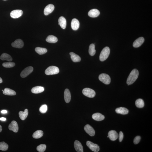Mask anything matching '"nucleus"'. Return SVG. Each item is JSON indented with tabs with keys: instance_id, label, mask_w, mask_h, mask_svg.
Wrapping results in <instances>:
<instances>
[{
	"instance_id": "473e14b6",
	"label": "nucleus",
	"mask_w": 152,
	"mask_h": 152,
	"mask_svg": "<svg viewBox=\"0 0 152 152\" xmlns=\"http://www.w3.org/2000/svg\"><path fill=\"white\" fill-rule=\"evenodd\" d=\"M15 64L14 62H7L2 64L4 68H12L15 66Z\"/></svg>"
},
{
	"instance_id": "7c9ffc66",
	"label": "nucleus",
	"mask_w": 152,
	"mask_h": 152,
	"mask_svg": "<svg viewBox=\"0 0 152 152\" xmlns=\"http://www.w3.org/2000/svg\"><path fill=\"white\" fill-rule=\"evenodd\" d=\"M96 51L95 49V46L94 44L90 45L89 47V53L91 56H93L96 54Z\"/></svg>"
},
{
	"instance_id": "423d86ee",
	"label": "nucleus",
	"mask_w": 152,
	"mask_h": 152,
	"mask_svg": "<svg viewBox=\"0 0 152 152\" xmlns=\"http://www.w3.org/2000/svg\"><path fill=\"white\" fill-rule=\"evenodd\" d=\"M86 144L87 146L92 151L97 152L100 150V147L98 145L89 141H88L86 142Z\"/></svg>"
},
{
	"instance_id": "7ed1b4c3",
	"label": "nucleus",
	"mask_w": 152,
	"mask_h": 152,
	"mask_svg": "<svg viewBox=\"0 0 152 152\" xmlns=\"http://www.w3.org/2000/svg\"><path fill=\"white\" fill-rule=\"evenodd\" d=\"M59 70L57 67L55 66L49 67L45 72L46 74L49 75L57 74L59 72Z\"/></svg>"
},
{
	"instance_id": "412c9836",
	"label": "nucleus",
	"mask_w": 152,
	"mask_h": 152,
	"mask_svg": "<svg viewBox=\"0 0 152 152\" xmlns=\"http://www.w3.org/2000/svg\"><path fill=\"white\" fill-rule=\"evenodd\" d=\"M44 88L41 86H36L33 88L31 89V92L33 93L37 94L41 93L44 92Z\"/></svg>"
},
{
	"instance_id": "cd10ccee",
	"label": "nucleus",
	"mask_w": 152,
	"mask_h": 152,
	"mask_svg": "<svg viewBox=\"0 0 152 152\" xmlns=\"http://www.w3.org/2000/svg\"><path fill=\"white\" fill-rule=\"evenodd\" d=\"M35 50L36 52L39 55H42L45 54L47 51V49L45 48L39 47H36L35 49Z\"/></svg>"
},
{
	"instance_id": "5701e85b",
	"label": "nucleus",
	"mask_w": 152,
	"mask_h": 152,
	"mask_svg": "<svg viewBox=\"0 0 152 152\" xmlns=\"http://www.w3.org/2000/svg\"><path fill=\"white\" fill-rule=\"evenodd\" d=\"M3 94L4 95L8 96H14L16 94L15 91L8 88H6L4 89Z\"/></svg>"
},
{
	"instance_id": "dca6fc26",
	"label": "nucleus",
	"mask_w": 152,
	"mask_h": 152,
	"mask_svg": "<svg viewBox=\"0 0 152 152\" xmlns=\"http://www.w3.org/2000/svg\"><path fill=\"white\" fill-rule=\"evenodd\" d=\"M74 146L75 150L78 152H83V147L79 141L76 140L74 143Z\"/></svg>"
},
{
	"instance_id": "f8f14e48",
	"label": "nucleus",
	"mask_w": 152,
	"mask_h": 152,
	"mask_svg": "<svg viewBox=\"0 0 152 152\" xmlns=\"http://www.w3.org/2000/svg\"><path fill=\"white\" fill-rule=\"evenodd\" d=\"M54 9V6L53 5L50 4L48 5L45 8L44 13L45 15L47 16L51 13Z\"/></svg>"
},
{
	"instance_id": "e433bc0d",
	"label": "nucleus",
	"mask_w": 152,
	"mask_h": 152,
	"mask_svg": "<svg viewBox=\"0 0 152 152\" xmlns=\"http://www.w3.org/2000/svg\"><path fill=\"white\" fill-rule=\"evenodd\" d=\"M124 134H123V132H121V131H120L119 132V136H118V137H119V140L120 142H121L122 141L123 139L124 138Z\"/></svg>"
},
{
	"instance_id": "37998d69",
	"label": "nucleus",
	"mask_w": 152,
	"mask_h": 152,
	"mask_svg": "<svg viewBox=\"0 0 152 152\" xmlns=\"http://www.w3.org/2000/svg\"><path fill=\"white\" fill-rule=\"evenodd\" d=\"M107 137H108V136Z\"/></svg>"
},
{
	"instance_id": "39448f33",
	"label": "nucleus",
	"mask_w": 152,
	"mask_h": 152,
	"mask_svg": "<svg viewBox=\"0 0 152 152\" xmlns=\"http://www.w3.org/2000/svg\"><path fill=\"white\" fill-rule=\"evenodd\" d=\"M82 93L84 96L90 98H93L96 95L95 91L89 88L84 89L83 90Z\"/></svg>"
},
{
	"instance_id": "1a4fd4ad",
	"label": "nucleus",
	"mask_w": 152,
	"mask_h": 152,
	"mask_svg": "<svg viewBox=\"0 0 152 152\" xmlns=\"http://www.w3.org/2000/svg\"><path fill=\"white\" fill-rule=\"evenodd\" d=\"M84 129L85 132L91 136H93L95 135V131L92 126L89 124H87L84 126Z\"/></svg>"
},
{
	"instance_id": "a211bd4d",
	"label": "nucleus",
	"mask_w": 152,
	"mask_h": 152,
	"mask_svg": "<svg viewBox=\"0 0 152 152\" xmlns=\"http://www.w3.org/2000/svg\"><path fill=\"white\" fill-rule=\"evenodd\" d=\"M92 118L94 120L97 121H101L105 119V116L100 113H97L93 114Z\"/></svg>"
},
{
	"instance_id": "58836bf2",
	"label": "nucleus",
	"mask_w": 152,
	"mask_h": 152,
	"mask_svg": "<svg viewBox=\"0 0 152 152\" xmlns=\"http://www.w3.org/2000/svg\"><path fill=\"white\" fill-rule=\"evenodd\" d=\"M0 120L2 121H6V118L4 117L1 118H0Z\"/></svg>"
},
{
	"instance_id": "2eb2a0df",
	"label": "nucleus",
	"mask_w": 152,
	"mask_h": 152,
	"mask_svg": "<svg viewBox=\"0 0 152 152\" xmlns=\"http://www.w3.org/2000/svg\"><path fill=\"white\" fill-rule=\"evenodd\" d=\"M79 22L77 19L74 18L72 20L71 23L72 28L73 30H76L79 28Z\"/></svg>"
},
{
	"instance_id": "c85d7f7f",
	"label": "nucleus",
	"mask_w": 152,
	"mask_h": 152,
	"mask_svg": "<svg viewBox=\"0 0 152 152\" xmlns=\"http://www.w3.org/2000/svg\"><path fill=\"white\" fill-rule=\"evenodd\" d=\"M44 133L43 131L41 130H38L36 131L33 133V137L35 139L40 138L43 136Z\"/></svg>"
},
{
	"instance_id": "ea45409f",
	"label": "nucleus",
	"mask_w": 152,
	"mask_h": 152,
	"mask_svg": "<svg viewBox=\"0 0 152 152\" xmlns=\"http://www.w3.org/2000/svg\"><path fill=\"white\" fill-rule=\"evenodd\" d=\"M2 130V126L0 125V132H1Z\"/></svg>"
},
{
	"instance_id": "0eeeda50",
	"label": "nucleus",
	"mask_w": 152,
	"mask_h": 152,
	"mask_svg": "<svg viewBox=\"0 0 152 152\" xmlns=\"http://www.w3.org/2000/svg\"><path fill=\"white\" fill-rule=\"evenodd\" d=\"M33 70V67L30 66L27 67L22 72L20 76L22 78H25L32 72Z\"/></svg>"
},
{
	"instance_id": "ddd939ff",
	"label": "nucleus",
	"mask_w": 152,
	"mask_h": 152,
	"mask_svg": "<svg viewBox=\"0 0 152 152\" xmlns=\"http://www.w3.org/2000/svg\"><path fill=\"white\" fill-rule=\"evenodd\" d=\"M108 136L110 140L114 141L117 139L119 136V135L116 131L112 130L109 132Z\"/></svg>"
},
{
	"instance_id": "4c0bfd02",
	"label": "nucleus",
	"mask_w": 152,
	"mask_h": 152,
	"mask_svg": "<svg viewBox=\"0 0 152 152\" xmlns=\"http://www.w3.org/2000/svg\"><path fill=\"white\" fill-rule=\"evenodd\" d=\"M1 113L5 114V113H7V111L6 110H2V111H1Z\"/></svg>"
},
{
	"instance_id": "9b49d317",
	"label": "nucleus",
	"mask_w": 152,
	"mask_h": 152,
	"mask_svg": "<svg viewBox=\"0 0 152 152\" xmlns=\"http://www.w3.org/2000/svg\"><path fill=\"white\" fill-rule=\"evenodd\" d=\"M11 45L12 47H14L21 48L23 47L24 43L22 39H18L12 43Z\"/></svg>"
},
{
	"instance_id": "6e6552de",
	"label": "nucleus",
	"mask_w": 152,
	"mask_h": 152,
	"mask_svg": "<svg viewBox=\"0 0 152 152\" xmlns=\"http://www.w3.org/2000/svg\"><path fill=\"white\" fill-rule=\"evenodd\" d=\"M23 14V11L21 10H15L12 11L10 13V16L13 18L16 19L21 17Z\"/></svg>"
},
{
	"instance_id": "72a5a7b5",
	"label": "nucleus",
	"mask_w": 152,
	"mask_h": 152,
	"mask_svg": "<svg viewBox=\"0 0 152 152\" xmlns=\"http://www.w3.org/2000/svg\"><path fill=\"white\" fill-rule=\"evenodd\" d=\"M46 148V145L41 144L38 146L37 147V150L39 152H43L45 151Z\"/></svg>"
},
{
	"instance_id": "20e7f679",
	"label": "nucleus",
	"mask_w": 152,
	"mask_h": 152,
	"mask_svg": "<svg viewBox=\"0 0 152 152\" xmlns=\"http://www.w3.org/2000/svg\"><path fill=\"white\" fill-rule=\"evenodd\" d=\"M100 80L106 84H109L111 82V79L109 76L106 73H102L99 77Z\"/></svg>"
},
{
	"instance_id": "c756f323",
	"label": "nucleus",
	"mask_w": 152,
	"mask_h": 152,
	"mask_svg": "<svg viewBox=\"0 0 152 152\" xmlns=\"http://www.w3.org/2000/svg\"><path fill=\"white\" fill-rule=\"evenodd\" d=\"M135 104L137 108H141L144 106V103L143 100L142 99H139L136 101Z\"/></svg>"
},
{
	"instance_id": "2f4dec72",
	"label": "nucleus",
	"mask_w": 152,
	"mask_h": 152,
	"mask_svg": "<svg viewBox=\"0 0 152 152\" xmlns=\"http://www.w3.org/2000/svg\"><path fill=\"white\" fill-rule=\"evenodd\" d=\"M8 148V145L5 142H0V150L3 151L7 150Z\"/></svg>"
},
{
	"instance_id": "f03ea898",
	"label": "nucleus",
	"mask_w": 152,
	"mask_h": 152,
	"mask_svg": "<svg viewBox=\"0 0 152 152\" xmlns=\"http://www.w3.org/2000/svg\"><path fill=\"white\" fill-rule=\"evenodd\" d=\"M110 50L109 48L107 47H105L101 52L100 56V60L101 61L103 62L108 58L109 55Z\"/></svg>"
},
{
	"instance_id": "b1692460",
	"label": "nucleus",
	"mask_w": 152,
	"mask_h": 152,
	"mask_svg": "<svg viewBox=\"0 0 152 152\" xmlns=\"http://www.w3.org/2000/svg\"><path fill=\"white\" fill-rule=\"evenodd\" d=\"M70 54L71 56V59L73 62H79L80 61L81 57L77 54L73 52H70Z\"/></svg>"
},
{
	"instance_id": "a878e982",
	"label": "nucleus",
	"mask_w": 152,
	"mask_h": 152,
	"mask_svg": "<svg viewBox=\"0 0 152 152\" xmlns=\"http://www.w3.org/2000/svg\"><path fill=\"white\" fill-rule=\"evenodd\" d=\"M19 117L22 120H24L26 119L28 114V110L25 109L24 112L20 111L19 113Z\"/></svg>"
},
{
	"instance_id": "4468645a",
	"label": "nucleus",
	"mask_w": 152,
	"mask_h": 152,
	"mask_svg": "<svg viewBox=\"0 0 152 152\" xmlns=\"http://www.w3.org/2000/svg\"><path fill=\"white\" fill-rule=\"evenodd\" d=\"M144 41L145 39L143 37L139 38L134 41L133 45L134 47H139L143 44Z\"/></svg>"
},
{
	"instance_id": "c9c22d12",
	"label": "nucleus",
	"mask_w": 152,
	"mask_h": 152,
	"mask_svg": "<svg viewBox=\"0 0 152 152\" xmlns=\"http://www.w3.org/2000/svg\"><path fill=\"white\" fill-rule=\"evenodd\" d=\"M141 139V137L140 136H137L134 138V143L135 144H137L140 142Z\"/></svg>"
},
{
	"instance_id": "aec40b11",
	"label": "nucleus",
	"mask_w": 152,
	"mask_h": 152,
	"mask_svg": "<svg viewBox=\"0 0 152 152\" xmlns=\"http://www.w3.org/2000/svg\"><path fill=\"white\" fill-rule=\"evenodd\" d=\"M59 25L63 29H65L66 27V20L64 17H61L59 18L58 20Z\"/></svg>"
},
{
	"instance_id": "9d476101",
	"label": "nucleus",
	"mask_w": 152,
	"mask_h": 152,
	"mask_svg": "<svg viewBox=\"0 0 152 152\" xmlns=\"http://www.w3.org/2000/svg\"><path fill=\"white\" fill-rule=\"evenodd\" d=\"M9 130H12L14 132L17 133L18 130V126L17 122L13 121L9 124Z\"/></svg>"
},
{
	"instance_id": "f3484780",
	"label": "nucleus",
	"mask_w": 152,
	"mask_h": 152,
	"mask_svg": "<svg viewBox=\"0 0 152 152\" xmlns=\"http://www.w3.org/2000/svg\"><path fill=\"white\" fill-rule=\"evenodd\" d=\"M100 14V11L98 10L94 9L90 11L88 14L90 17H98Z\"/></svg>"
},
{
	"instance_id": "6ab92c4d",
	"label": "nucleus",
	"mask_w": 152,
	"mask_h": 152,
	"mask_svg": "<svg viewBox=\"0 0 152 152\" xmlns=\"http://www.w3.org/2000/svg\"><path fill=\"white\" fill-rule=\"evenodd\" d=\"M65 100L66 103H68L70 102L71 99V94L69 90L68 89L65 90L64 93Z\"/></svg>"
},
{
	"instance_id": "a19ab883",
	"label": "nucleus",
	"mask_w": 152,
	"mask_h": 152,
	"mask_svg": "<svg viewBox=\"0 0 152 152\" xmlns=\"http://www.w3.org/2000/svg\"><path fill=\"white\" fill-rule=\"evenodd\" d=\"M2 82L3 80L2 78L0 77V83H2Z\"/></svg>"
},
{
	"instance_id": "bb28decb",
	"label": "nucleus",
	"mask_w": 152,
	"mask_h": 152,
	"mask_svg": "<svg viewBox=\"0 0 152 152\" xmlns=\"http://www.w3.org/2000/svg\"><path fill=\"white\" fill-rule=\"evenodd\" d=\"M0 59L2 60H6L10 62L12 61V59L10 55L7 53H3L0 57Z\"/></svg>"
},
{
	"instance_id": "f704fd0d",
	"label": "nucleus",
	"mask_w": 152,
	"mask_h": 152,
	"mask_svg": "<svg viewBox=\"0 0 152 152\" xmlns=\"http://www.w3.org/2000/svg\"><path fill=\"white\" fill-rule=\"evenodd\" d=\"M47 107L46 105H43L39 108V110L40 112L42 113H45L47 112Z\"/></svg>"
},
{
	"instance_id": "79ce46f5",
	"label": "nucleus",
	"mask_w": 152,
	"mask_h": 152,
	"mask_svg": "<svg viewBox=\"0 0 152 152\" xmlns=\"http://www.w3.org/2000/svg\"></svg>"
},
{
	"instance_id": "393cba45",
	"label": "nucleus",
	"mask_w": 152,
	"mask_h": 152,
	"mask_svg": "<svg viewBox=\"0 0 152 152\" xmlns=\"http://www.w3.org/2000/svg\"><path fill=\"white\" fill-rule=\"evenodd\" d=\"M46 40L47 42L51 43H55L58 41V39L57 38L52 35L48 36Z\"/></svg>"
},
{
	"instance_id": "f257e3e1",
	"label": "nucleus",
	"mask_w": 152,
	"mask_h": 152,
	"mask_svg": "<svg viewBox=\"0 0 152 152\" xmlns=\"http://www.w3.org/2000/svg\"><path fill=\"white\" fill-rule=\"evenodd\" d=\"M139 75V71L136 69L133 70L127 78L126 83L129 85L133 84L138 78Z\"/></svg>"
},
{
	"instance_id": "4be33fe9",
	"label": "nucleus",
	"mask_w": 152,
	"mask_h": 152,
	"mask_svg": "<svg viewBox=\"0 0 152 152\" xmlns=\"http://www.w3.org/2000/svg\"><path fill=\"white\" fill-rule=\"evenodd\" d=\"M116 112L119 114L123 115H126L129 113V111L127 109L123 107L116 108Z\"/></svg>"
}]
</instances>
